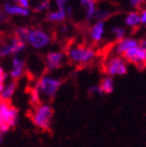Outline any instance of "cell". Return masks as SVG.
Segmentation results:
<instances>
[{
  "label": "cell",
  "mask_w": 146,
  "mask_h": 147,
  "mask_svg": "<svg viewBox=\"0 0 146 147\" xmlns=\"http://www.w3.org/2000/svg\"><path fill=\"white\" fill-rule=\"evenodd\" d=\"M53 117V110L49 104H41L36 108L32 115L33 123L40 129H49L51 125V119Z\"/></svg>",
  "instance_id": "6da1fadb"
},
{
  "label": "cell",
  "mask_w": 146,
  "mask_h": 147,
  "mask_svg": "<svg viewBox=\"0 0 146 147\" xmlns=\"http://www.w3.org/2000/svg\"><path fill=\"white\" fill-rule=\"evenodd\" d=\"M124 58L127 61L134 63L138 67H146V52L139 46L129 49L127 52L124 53Z\"/></svg>",
  "instance_id": "ba28073f"
},
{
  "label": "cell",
  "mask_w": 146,
  "mask_h": 147,
  "mask_svg": "<svg viewBox=\"0 0 146 147\" xmlns=\"http://www.w3.org/2000/svg\"><path fill=\"white\" fill-rule=\"evenodd\" d=\"M88 91H89L90 93H93V94H98V95L104 94L100 86H91V87L88 89Z\"/></svg>",
  "instance_id": "cb8c5ba5"
},
{
  "label": "cell",
  "mask_w": 146,
  "mask_h": 147,
  "mask_svg": "<svg viewBox=\"0 0 146 147\" xmlns=\"http://www.w3.org/2000/svg\"><path fill=\"white\" fill-rule=\"evenodd\" d=\"M7 77H8L7 73H5L4 69H3V67H1V69H0V83H3V84H4V82L7 79Z\"/></svg>",
  "instance_id": "4316f807"
},
{
  "label": "cell",
  "mask_w": 146,
  "mask_h": 147,
  "mask_svg": "<svg viewBox=\"0 0 146 147\" xmlns=\"http://www.w3.org/2000/svg\"><path fill=\"white\" fill-rule=\"evenodd\" d=\"M12 64V69L9 73L10 77H11L12 80H18L24 75V71H25V61H24L22 58H20L16 55L12 58L11 60Z\"/></svg>",
  "instance_id": "30bf717a"
},
{
  "label": "cell",
  "mask_w": 146,
  "mask_h": 147,
  "mask_svg": "<svg viewBox=\"0 0 146 147\" xmlns=\"http://www.w3.org/2000/svg\"><path fill=\"white\" fill-rule=\"evenodd\" d=\"M50 7V3H49V0H43L42 2H40L38 5L36 6L35 10L39 12H42V11H45L47 9H49Z\"/></svg>",
  "instance_id": "7402d4cb"
},
{
  "label": "cell",
  "mask_w": 146,
  "mask_h": 147,
  "mask_svg": "<svg viewBox=\"0 0 146 147\" xmlns=\"http://www.w3.org/2000/svg\"><path fill=\"white\" fill-rule=\"evenodd\" d=\"M100 87H101V89H102L104 94H110V93H112V91L114 90V78L110 76L103 78L102 81H101Z\"/></svg>",
  "instance_id": "ac0fdd59"
},
{
  "label": "cell",
  "mask_w": 146,
  "mask_h": 147,
  "mask_svg": "<svg viewBox=\"0 0 146 147\" xmlns=\"http://www.w3.org/2000/svg\"><path fill=\"white\" fill-rule=\"evenodd\" d=\"M29 33H30V29H28V28L18 27L16 29V37H18V39L24 40V41H26V42H27Z\"/></svg>",
  "instance_id": "d6986e66"
},
{
  "label": "cell",
  "mask_w": 146,
  "mask_h": 147,
  "mask_svg": "<svg viewBox=\"0 0 146 147\" xmlns=\"http://www.w3.org/2000/svg\"><path fill=\"white\" fill-rule=\"evenodd\" d=\"M12 1H14V2H16V3L18 2V0H12Z\"/></svg>",
  "instance_id": "1f68e13d"
},
{
  "label": "cell",
  "mask_w": 146,
  "mask_h": 147,
  "mask_svg": "<svg viewBox=\"0 0 146 147\" xmlns=\"http://www.w3.org/2000/svg\"><path fill=\"white\" fill-rule=\"evenodd\" d=\"M140 16H141V23L146 24V8L142 10V12L140 13Z\"/></svg>",
  "instance_id": "f1b7e54d"
},
{
  "label": "cell",
  "mask_w": 146,
  "mask_h": 147,
  "mask_svg": "<svg viewBox=\"0 0 146 147\" xmlns=\"http://www.w3.org/2000/svg\"><path fill=\"white\" fill-rule=\"evenodd\" d=\"M66 16H72V13H73V8H72L71 6H66Z\"/></svg>",
  "instance_id": "4dcf8cb0"
},
{
  "label": "cell",
  "mask_w": 146,
  "mask_h": 147,
  "mask_svg": "<svg viewBox=\"0 0 146 147\" xmlns=\"http://www.w3.org/2000/svg\"><path fill=\"white\" fill-rule=\"evenodd\" d=\"M40 90H39L38 86H37L36 88H34V89L31 91V101L32 102H34V103H36V102H38L39 101V98H40Z\"/></svg>",
  "instance_id": "603a6c76"
},
{
  "label": "cell",
  "mask_w": 146,
  "mask_h": 147,
  "mask_svg": "<svg viewBox=\"0 0 146 147\" xmlns=\"http://www.w3.org/2000/svg\"><path fill=\"white\" fill-rule=\"evenodd\" d=\"M112 33L114 35V38L118 42L123 40L125 38V34H126V31L124 28L121 27H114L112 29Z\"/></svg>",
  "instance_id": "ffe728a7"
},
{
  "label": "cell",
  "mask_w": 146,
  "mask_h": 147,
  "mask_svg": "<svg viewBox=\"0 0 146 147\" xmlns=\"http://www.w3.org/2000/svg\"><path fill=\"white\" fill-rule=\"evenodd\" d=\"M16 4L21 5L25 8H29L30 7V0H18Z\"/></svg>",
  "instance_id": "83f0119b"
},
{
  "label": "cell",
  "mask_w": 146,
  "mask_h": 147,
  "mask_svg": "<svg viewBox=\"0 0 146 147\" xmlns=\"http://www.w3.org/2000/svg\"><path fill=\"white\" fill-rule=\"evenodd\" d=\"M105 69L110 77L123 76V75H126L128 71L125 59L121 56H114L110 58L106 63Z\"/></svg>",
  "instance_id": "52a82bcc"
},
{
  "label": "cell",
  "mask_w": 146,
  "mask_h": 147,
  "mask_svg": "<svg viewBox=\"0 0 146 147\" xmlns=\"http://www.w3.org/2000/svg\"><path fill=\"white\" fill-rule=\"evenodd\" d=\"M139 45H140V47H141V48L146 52V39L141 40V41L139 42Z\"/></svg>",
  "instance_id": "f546056e"
},
{
  "label": "cell",
  "mask_w": 146,
  "mask_h": 147,
  "mask_svg": "<svg viewBox=\"0 0 146 147\" xmlns=\"http://www.w3.org/2000/svg\"><path fill=\"white\" fill-rule=\"evenodd\" d=\"M62 85V81L50 76H44L38 83V88L41 94L48 98H53Z\"/></svg>",
  "instance_id": "7a4b0ae2"
},
{
  "label": "cell",
  "mask_w": 146,
  "mask_h": 147,
  "mask_svg": "<svg viewBox=\"0 0 146 147\" xmlns=\"http://www.w3.org/2000/svg\"><path fill=\"white\" fill-rule=\"evenodd\" d=\"M66 9H57L56 11H51L47 14V20L52 23H62L66 18Z\"/></svg>",
  "instance_id": "e0dca14e"
},
{
  "label": "cell",
  "mask_w": 146,
  "mask_h": 147,
  "mask_svg": "<svg viewBox=\"0 0 146 147\" xmlns=\"http://www.w3.org/2000/svg\"><path fill=\"white\" fill-rule=\"evenodd\" d=\"M80 4L82 8L85 10L86 18L88 21L95 18L96 12H97V6H96L95 0H80Z\"/></svg>",
  "instance_id": "4fadbf2b"
},
{
  "label": "cell",
  "mask_w": 146,
  "mask_h": 147,
  "mask_svg": "<svg viewBox=\"0 0 146 147\" xmlns=\"http://www.w3.org/2000/svg\"><path fill=\"white\" fill-rule=\"evenodd\" d=\"M50 42V38L47 33L40 29H32L30 30L29 36H28L27 43H29L33 48L41 49L47 46Z\"/></svg>",
  "instance_id": "5b68a950"
},
{
  "label": "cell",
  "mask_w": 146,
  "mask_h": 147,
  "mask_svg": "<svg viewBox=\"0 0 146 147\" xmlns=\"http://www.w3.org/2000/svg\"><path fill=\"white\" fill-rule=\"evenodd\" d=\"M26 48H27V42L18 39V37H14L9 43L5 44L1 47L0 55H1V57H6V56H10V55L16 56L18 53H21Z\"/></svg>",
  "instance_id": "8992f818"
},
{
  "label": "cell",
  "mask_w": 146,
  "mask_h": 147,
  "mask_svg": "<svg viewBox=\"0 0 146 147\" xmlns=\"http://www.w3.org/2000/svg\"><path fill=\"white\" fill-rule=\"evenodd\" d=\"M64 60V53L62 52H50L47 54V69L49 71H54L62 65Z\"/></svg>",
  "instance_id": "7c38bea8"
},
{
  "label": "cell",
  "mask_w": 146,
  "mask_h": 147,
  "mask_svg": "<svg viewBox=\"0 0 146 147\" xmlns=\"http://www.w3.org/2000/svg\"><path fill=\"white\" fill-rule=\"evenodd\" d=\"M110 16V13L106 10H101V9H98L97 12H96L95 18L97 20V22H104V20L108 18Z\"/></svg>",
  "instance_id": "44dd1931"
},
{
  "label": "cell",
  "mask_w": 146,
  "mask_h": 147,
  "mask_svg": "<svg viewBox=\"0 0 146 147\" xmlns=\"http://www.w3.org/2000/svg\"><path fill=\"white\" fill-rule=\"evenodd\" d=\"M145 25H146V24H145Z\"/></svg>",
  "instance_id": "d6a6232c"
},
{
  "label": "cell",
  "mask_w": 146,
  "mask_h": 147,
  "mask_svg": "<svg viewBox=\"0 0 146 147\" xmlns=\"http://www.w3.org/2000/svg\"><path fill=\"white\" fill-rule=\"evenodd\" d=\"M3 11L8 16H30V10L29 8L21 6L14 3L6 2L3 5Z\"/></svg>",
  "instance_id": "9c48e42d"
},
{
  "label": "cell",
  "mask_w": 146,
  "mask_h": 147,
  "mask_svg": "<svg viewBox=\"0 0 146 147\" xmlns=\"http://www.w3.org/2000/svg\"><path fill=\"white\" fill-rule=\"evenodd\" d=\"M146 0H130V5L134 8H138L139 6H141Z\"/></svg>",
  "instance_id": "d4e9b609"
},
{
  "label": "cell",
  "mask_w": 146,
  "mask_h": 147,
  "mask_svg": "<svg viewBox=\"0 0 146 147\" xmlns=\"http://www.w3.org/2000/svg\"><path fill=\"white\" fill-rule=\"evenodd\" d=\"M16 80L10 81L8 84H6V85L4 86V89L0 92V96H1L2 101H7L11 98V97L14 96V92H16Z\"/></svg>",
  "instance_id": "9a60e30c"
},
{
  "label": "cell",
  "mask_w": 146,
  "mask_h": 147,
  "mask_svg": "<svg viewBox=\"0 0 146 147\" xmlns=\"http://www.w3.org/2000/svg\"><path fill=\"white\" fill-rule=\"evenodd\" d=\"M69 0H56V6L58 9H66V3Z\"/></svg>",
  "instance_id": "484cf974"
},
{
  "label": "cell",
  "mask_w": 146,
  "mask_h": 147,
  "mask_svg": "<svg viewBox=\"0 0 146 147\" xmlns=\"http://www.w3.org/2000/svg\"><path fill=\"white\" fill-rule=\"evenodd\" d=\"M105 32L104 22H96L90 30V37L94 42H99L103 38Z\"/></svg>",
  "instance_id": "5bb4252c"
},
{
  "label": "cell",
  "mask_w": 146,
  "mask_h": 147,
  "mask_svg": "<svg viewBox=\"0 0 146 147\" xmlns=\"http://www.w3.org/2000/svg\"><path fill=\"white\" fill-rule=\"evenodd\" d=\"M18 121V111L6 101H2L0 104V124L7 125L12 128Z\"/></svg>",
  "instance_id": "3957f363"
},
{
  "label": "cell",
  "mask_w": 146,
  "mask_h": 147,
  "mask_svg": "<svg viewBox=\"0 0 146 147\" xmlns=\"http://www.w3.org/2000/svg\"><path fill=\"white\" fill-rule=\"evenodd\" d=\"M95 57V51L91 48L76 47L69 51V58L77 63H88Z\"/></svg>",
  "instance_id": "277c9868"
},
{
  "label": "cell",
  "mask_w": 146,
  "mask_h": 147,
  "mask_svg": "<svg viewBox=\"0 0 146 147\" xmlns=\"http://www.w3.org/2000/svg\"><path fill=\"white\" fill-rule=\"evenodd\" d=\"M136 46H139V41L133 38H124L123 40L118 42L116 46V52L118 54H124L125 52L131 48H134Z\"/></svg>",
  "instance_id": "8fae6325"
},
{
  "label": "cell",
  "mask_w": 146,
  "mask_h": 147,
  "mask_svg": "<svg viewBox=\"0 0 146 147\" xmlns=\"http://www.w3.org/2000/svg\"><path fill=\"white\" fill-rule=\"evenodd\" d=\"M125 24L128 27H137L141 23V16L136 11L129 12L125 18Z\"/></svg>",
  "instance_id": "2e32d148"
}]
</instances>
